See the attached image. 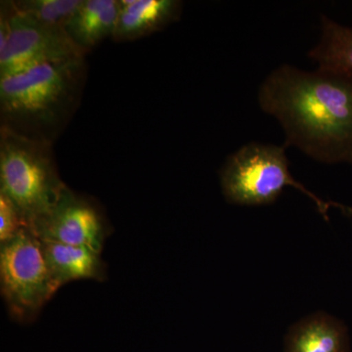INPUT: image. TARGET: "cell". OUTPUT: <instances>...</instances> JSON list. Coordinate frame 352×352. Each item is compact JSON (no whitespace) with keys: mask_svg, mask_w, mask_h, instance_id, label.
<instances>
[{"mask_svg":"<svg viewBox=\"0 0 352 352\" xmlns=\"http://www.w3.org/2000/svg\"><path fill=\"white\" fill-rule=\"evenodd\" d=\"M24 227L12 201L3 193H0V243L12 239Z\"/></svg>","mask_w":352,"mask_h":352,"instance_id":"14","label":"cell"},{"mask_svg":"<svg viewBox=\"0 0 352 352\" xmlns=\"http://www.w3.org/2000/svg\"><path fill=\"white\" fill-rule=\"evenodd\" d=\"M119 9L120 0H82L65 30L87 55L104 39L112 38Z\"/></svg>","mask_w":352,"mask_h":352,"instance_id":"10","label":"cell"},{"mask_svg":"<svg viewBox=\"0 0 352 352\" xmlns=\"http://www.w3.org/2000/svg\"><path fill=\"white\" fill-rule=\"evenodd\" d=\"M9 14V41L0 55V78L21 73L51 62L85 58L69 38L66 30L41 24L14 9L6 1Z\"/></svg>","mask_w":352,"mask_h":352,"instance_id":"6","label":"cell"},{"mask_svg":"<svg viewBox=\"0 0 352 352\" xmlns=\"http://www.w3.org/2000/svg\"><path fill=\"white\" fill-rule=\"evenodd\" d=\"M349 339L342 322L324 312L309 315L292 326L286 352H347Z\"/></svg>","mask_w":352,"mask_h":352,"instance_id":"11","label":"cell"},{"mask_svg":"<svg viewBox=\"0 0 352 352\" xmlns=\"http://www.w3.org/2000/svg\"><path fill=\"white\" fill-rule=\"evenodd\" d=\"M82 0H15L14 9L41 24L65 29Z\"/></svg>","mask_w":352,"mask_h":352,"instance_id":"13","label":"cell"},{"mask_svg":"<svg viewBox=\"0 0 352 352\" xmlns=\"http://www.w3.org/2000/svg\"><path fill=\"white\" fill-rule=\"evenodd\" d=\"M286 146L252 142L227 157L220 170V185L226 201L233 205H270L286 187L300 190L310 199L322 217L329 219L331 208L351 215L352 208L332 201H324L296 182L289 171Z\"/></svg>","mask_w":352,"mask_h":352,"instance_id":"4","label":"cell"},{"mask_svg":"<svg viewBox=\"0 0 352 352\" xmlns=\"http://www.w3.org/2000/svg\"><path fill=\"white\" fill-rule=\"evenodd\" d=\"M85 58L51 62L0 78V127L54 144L80 106Z\"/></svg>","mask_w":352,"mask_h":352,"instance_id":"2","label":"cell"},{"mask_svg":"<svg viewBox=\"0 0 352 352\" xmlns=\"http://www.w3.org/2000/svg\"><path fill=\"white\" fill-rule=\"evenodd\" d=\"M31 230L41 241L82 245L101 254L113 229L98 201L67 185L50 214Z\"/></svg>","mask_w":352,"mask_h":352,"instance_id":"7","label":"cell"},{"mask_svg":"<svg viewBox=\"0 0 352 352\" xmlns=\"http://www.w3.org/2000/svg\"><path fill=\"white\" fill-rule=\"evenodd\" d=\"M308 56L318 68L352 76V28L322 16L321 38Z\"/></svg>","mask_w":352,"mask_h":352,"instance_id":"12","label":"cell"},{"mask_svg":"<svg viewBox=\"0 0 352 352\" xmlns=\"http://www.w3.org/2000/svg\"><path fill=\"white\" fill-rule=\"evenodd\" d=\"M66 187L53 145L0 127V193L12 201L25 227L50 214Z\"/></svg>","mask_w":352,"mask_h":352,"instance_id":"3","label":"cell"},{"mask_svg":"<svg viewBox=\"0 0 352 352\" xmlns=\"http://www.w3.org/2000/svg\"><path fill=\"white\" fill-rule=\"evenodd\" d=\"M182 7L179 0H120L112 39L126 43L151 36L179 19Z\"/></svg>","mask_w":352,"mask_h":352,"instance_id":"8","label":"cell"},{"mask_svg":"<svg viewBox=\"0 0 352 352\" xmlns=\"http://www.w3.org/2000/svg\"><path fill=\"white\" fill-rule=\"evenodd\" d=\"M41 245L51 279L57 289L75 280L100 282L107 279V268L99 252L82 245L50 241H41Z\"/></svg>","mask_w":352,"mask_h":352,"instance_id":"9","label":"cell"},{"mask_svg":"<svg viewBox=\"0 0 352 352\" xmlns=\"http://www.w3.org/2000/svg\"><path fill=\"white\" fill-rule=\"evenodd\" d=\"M0 289L11 316L21 322L36 318L57 292L41 241L27 227L0 243Z\"/></svg>","mask_w":352,"mask_h":352,"instance_id":"5","label":"cell"},{"mask_svg":"<svg viewBox=\"0 0 352 352\" xmlns=\"http://www.w3.org/2000/svg\"><path fill=\"white\" fill-rule=\"evenodd\" d=\"M258 103L281 124L285 146L320 163L352 164V76L283 65L261 83Z\"/></svg>","mask_w":352,"mask_h":352,"instance_id":"1","label":"cell"}]
</instances>
